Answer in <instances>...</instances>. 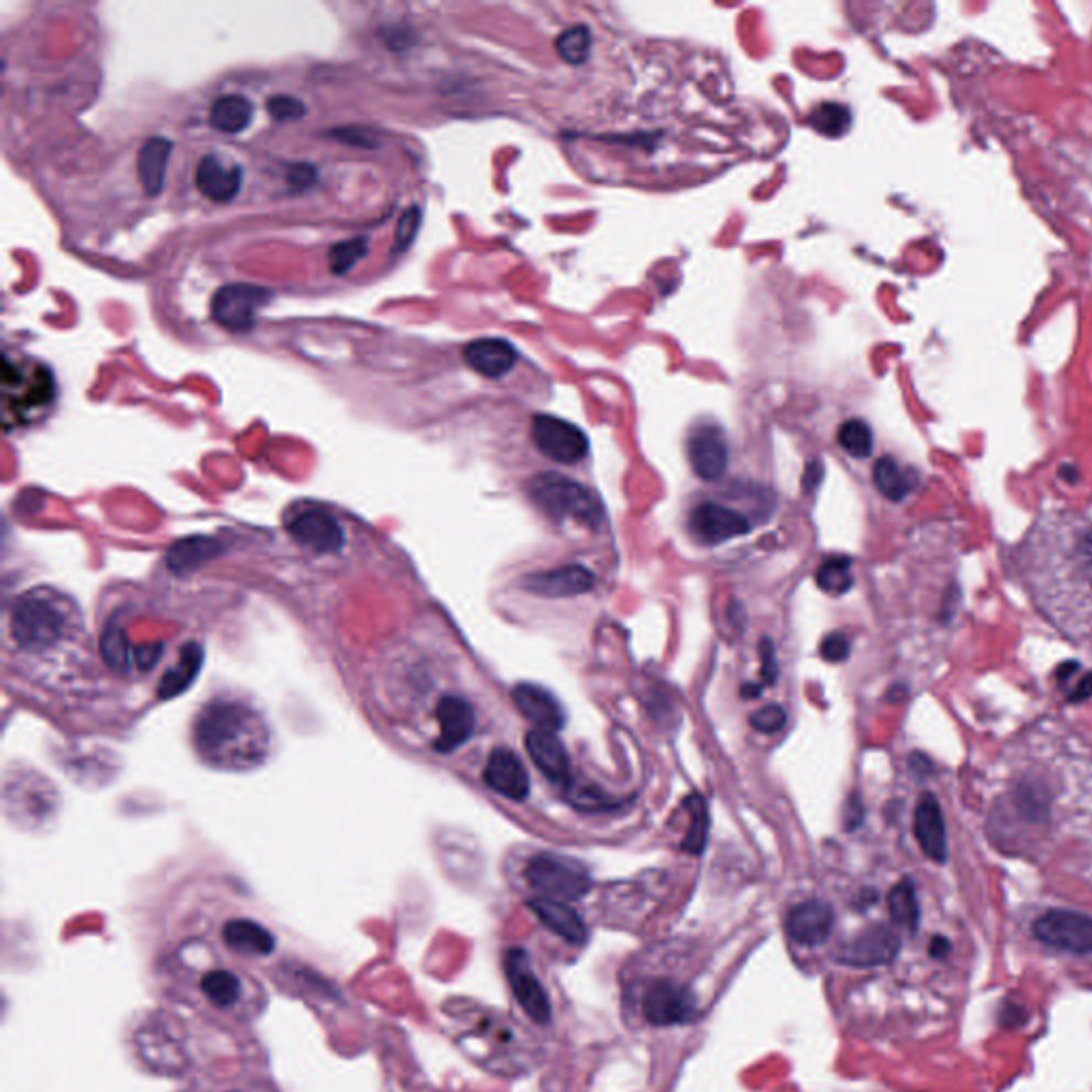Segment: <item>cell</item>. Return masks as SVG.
Returning a JSON list of instances; mask_svg holds the SVG:
<instances>
[{
	"label": "cell",
	"mask_w": 1092,
	"mask_h": 1092,
	"mask_svg": "<svg viewBox=\"0 0 1092 1092\" xmlns=\"http://www.w3.org/2000/svg\"><path fill=\"white\" fill-rule=\"evenodd\" d=\"M512 702L521 716L536 725V730L555 732V730H561L566 723L564 707L548 689L540 687V685H534V682L514 685Z\"/></svg>",
	"instance_id": "e0dca14e"
},
{
	"label": "cell",
	"mask_w": 1092,
	"mask_h": 1092,
	"mask_svg": "<svg viewBox=\"0 0 1092 1092\" xmlns=\"http://www.w3.org/2000/svg\"><path fill=\"white\" fill-rule=\"evenodd\" d=\"M2 393H4V421L15 414L18 421L31 418L39 408H45L54 397V378L34 363L26 370L9 357L2 361Z\"/></svg>",
	"instance_id": "5b68a950"
},
{
	"label": "cell",
	"mask_w": 1092,
	"mask_h": 1092,
	"mask_svg": "<svg viewBox=\"0 0 1092 1092\" xmlns=\"http://www.w3.org/2000/svg\"><path fill=\"white\" fill-rule=\"evenodd\" d=\"M785 721H787V716H785L784 709L777 705H768L750 717L751 728L762 732V734L779 732L784 728Z\"/></svg>",
	"instance_id": "7bdbcfd3"
},
{
	"label": "cell",
	"mask_w": 1092,
	"mask_h": 1092,
	"mask_svg": "<svg viewBox=\"0 0 1092 1092\" xmlns=\"http://www.w3.org/2000/svg\"><path fill=\"white\" fill-rule=\"evenodd\" d=\"M171 150H173V145H171L170 139L152 136L150 141L143 143V148L139 152L136 171H139L141 188H143V193L148 197L161 195V190L165 186V175H167V165H170Z\"/></svg>",
	"instance_id": "4316f807"
},
{
	"label": "cell",
	"mask_w": 1092,
	"mask_h": 1092,
	"mask_svg": "<svg viewBox=\"0 0 1092 1092\" xmlns=\"http://www.w3.org/2000/svg\"><path fill=\"white\" fill-rule=\"evenodd\" d=\"M525 880L543 898L561 903L579 900L591 887L587 869L577 860L557 853H540L532 858L525 869Z\"/></svg>",
	"instance_id": "8992f818"
},
{
	"label": "cell",
	"mask_w": 1092,
	"mask_h": 1092,
	"mask_svg": "<svg viewBox=\"0 0 1092 1092\" xmlns=\"http://www.w3.org/2000/svg\"><path fill=\"white\" fill-rule=\"evenodd\" d=\"M222 946L233 958L256 960L267 958L275 950V937L267 926L248 918H233L225 921L220 930Z\"/></svg>",
	"instance_id": "ac0fdd59"
},
{
	"label": "cell",
	"mask_w": 1092,
	"mask_h": 1092,
	"mask_svg": "<svg viewBox=\"0 0 1092 1092\" xmlns=\"http://www.w3.org/2000/svg\"><path fill=\"white\" fill-rule=\"evenodd\" d=\"M195 745L205 762L241 771L263 762L270 751V732L254 709L216 700L204 707L195 723Z\"/></svg>",
	"instance_id": "7a4b0ae2"
},
{
	"label": "cell",
	"mask_w": 1092,
	"mask_h": 1092,
	"mask_svg": "<svg viewBox=\"0 0 1092 1092\" xmlns=\"http://www.w3.org/2000/svg\"><path fill=\"white\" fill-rule=\"evenodd\" d=\"M532 438L543 455L566 466L585 459L589 450V443L579 427L557 416H534Z\"/></svg>",
	"instance_id": "9c48e42d"
},
{
	"label": "cell",
	"mask_w": 1092,
	"mask_h": 1092,
	"mask_svg": "<svg viewBox=\"0 0 1092 1092\" xmlns=\"http://www.w3.org/2000/svg\"><path fill=\"white\" fill-rule=\"evenodd\" d=\"M529 498L555 521L572 518L580 525L598 527L604 518L600 500L577 480L561 474H540L527 484Z\"/></svg>",
	"instance_id": "277c9868"
},
{
	"label": "cell",
	"mask_w": 1092,
	"mask_h": 1092,
	"mask_svg": "<svg viewBox=\"0 0 1092 1092\" xmlns=\"http://www.w3.org/2000/svg\"><path fill=\"white\" fill-rule=\"evenodd\" d=\"M698 1005L691 990L673 980H657L643 996V1016L653 1026L689 1024L696 1018Z\"/></svg>",
	"instance_id": "30bf717a"
},
{
	"label": "cell",
	"mask_w": 1092,
	"mask_h": 1092,
	"mask_svg": "<svg viewBox=\"0 0 1092 1092\" xmlns=\"http://www.w3.org/2000/svg\"><path fill=\"white\" fill-rule=\"evenodd\" d=\"M504 969H506V978H509L512 992H514L516 1001L521 1003L523 1012L534 1023H550V1016H553L550 1001H548L545 986L534 975L527 952L521 948L509 950L504 956Z\"/></svg>",
	"instance_id": "8fae6325"
},
{
	"label": "cell",
	"mask_w": 1092,
	"mask_h": 1092,
	"mask_svg": "<svg viewBox=\"0 0 1092 1092\" xmlns=\"http://www.w3.org/2000/svg\"><path fill=\"white\" fill-rule=\"evenodd\" d=\"M839 444L852 457L864 459L873 452V432L862 418H850L839 429Z\"/></svg>",
	"instance_id": "74e56055"
},
{
	"label": "cell",
	"mask_w": 1092,
	"mask_h": 1092,
	"mask_svg": "<svg viewBox=\"0 0 1092 1092\" xmlns=\"http://www.w3.org/2000/svg\"><path fill=\"white\" fill-rule=\"evenodd\" d=\"M873 482L889 502H900L914 491L916 477L909 470H903L896 459L882 457L873 468Z\"/></svg>",
	"instance_id": "d6a6232c"
},
{
	"label": "cell",
	"mask_w": 1092,
	"mask_h": 1092,
	"mask_svg": "<svg viewBox=\"0 0 1092 1092\" xmlns=\"http://www.w3.org/2000/svg\"><path fill=\"white\" fill-rule=\"evenodd\" d=\"M948 950H950V943L943 937H937L930 946V954L932 956H943Z\"/></svg>",
	"instance_id": "db71d44e"
},
{
	"label": "cell",
	"mask_w": 1092,
	"mask_h": 1092,
	"mask_svg": "<svg viewBox=\"0 0 1092 1092\" xmlns=\"http://www.w3.org/2000/svg\"><path fill=\"white\" fill-rule=\"evenodd\" d=\"M1064 568L1071 570L1067 580L1082 585V600H1092V525L1075 529V536L1069 546V557Z\"/></svg>",
	"instance_id": "4dcf8cb0"
},
{
	"label": "cell",
	"mask_w": 1092,
	"mask_h": 1092,
	"mask_svg": "<svg viewBox=\"0 0 1092 1092\" xmlns=\"http://www.w3.org/2000/svg\"><path fill=\"white\" fill-rule=\"evenodd\" d=\"M862 819H864L862 800L858 796H850V800L845 805V826H848V830H855Z\"/></svg>",
	"instance_id": "681fc988"
},
{
	"label": "cell",
	"mask_w": 1092,
	"mask_h": 1092,
	"mask_svg": "<svg viewBox=\"0 0 1092 1092\" xmlns=\"http://www.w3.org/2000/svg\"><path fill=\"white\" fill-rule=\"evenodd\" d=\"M689 529L702 545H721L750 532V521L741 512L719 504H700L691 511Z\"/></svg>",
	"instance_id": "7c38bea8"
},
{
	"label": "cell",
	"mask_w": 1092,
	"mask_h": 1092,
	"mask_svg": "<svg viewBox=\"0 0 1092 1092\" xmlns=\"http://www.w3.org/2000/svg\"><path fill=\"white\" fill-rule=\"evenodd\" d=\"M809 124L826 136H841L843 133L850 131V124H852V113L845 105H839V102H821L818 105L811 116H809Z\"/></svg>",
	"instance_id": "8d00e7d4"
},
{
	"label": "cell",
	"mask_w": 1092,
	"mask_h": 1092,
	"mask_svg": "<svg viewBox=\"0 0 1092 1092\" xmlns=\"http://www.w3.org/2000/svg\"><path fill=\"white\" fill-rule=\"evenodd\" d=\"M272 299L267 288L254 284H227L211 299L214 320L229 331H250L259 309Z\"/></svg>",
	"instance_id": "ba28073f"
},
{
	"label": "cell",
	"mask_w": 1092,
	"mask_h": 1092,
	"mask_svg": "<svg viewBox=\"0 0 1092 1092\" xmlns=\"http://www.w3.org/2000/svg\"><path fill=\"white\" fill-rule=\"evenodd\" d=\"M201 666H204V648L199 647L197 643H188L186 647L182 648L177 664L171 666L170 670L165 673V677L159 682V696L163 700H170V698L184 694L197 679Z\"/></svg>",
	"instance_id": "f1b7e54d"
},
{
	"label": "cell",
	"mask_w": 1092,
	"mask_h": 1092,
	"mask_svg": "<svg viewBox=\"0 0 1092 1092\" xmlns=\"http://www.w3.org/2000/svg\"><path fill=\"white\" fill-rule=\"evenodd\" d=\"M687 807H689V828L682 839V852L700 855L709 841V823H711L709 809L702 796H691L687 800Z\"/></svg>",
	"instance_id": "d590c367"
},
{
	"label": "cell",
	"mask_w": 1092,
	"mask_h": 1092,
	"mask_svg": "<svg viewBox=\"0 0 1092 1092\" xmlns=\"http://www.w3.org/2000/svg\"><path fill=\"white\" fill-rule=\"evenodd\" d=\"M525 747L534 764L540 768L548 782L559 785H570V757L555 732L532 730L525 736Z\"/></svg>",
	"instance_id": "cb8c5ba5"
},
{
	"label": "cell",
	"mask_w": 1092,
	"mask_h": 1092,
	"mask_svg": "<svg viewBox=\"0 0 1092 1092\" xmlns=\"http://www.w3.org/2000/svg\"><path fill=\"white\" fill-rule=\"evenodd\" d=\"M555 50L570 65L585 63L589 58V50H591L589 29L587 26H572V29L564 31L555 41Z\"/></svg>",
	"instance_id": "f35d334b"
},
{
	"label": "cell",
	"mask_w": 1092,
	"mask_h": 1092,
	"mask_svg": "<svg viewBox=\"0 0 1092 1092\" xmlns=\"http://www.w3.org/2000/svg\"><path fill=\"white\" fill-rule=\"evenodd\" d=\"M70 609L67 600L52 589L24 593L11 614V634L24 648H47L68 632Z\"/></svg>",
	"instance_id": "3957f363"
},
{
	"label": "cell",
	"mask_w": 1092,
	"mask_h": 1092,
	"mask_svg": "<svg viewBox=\"0 0 1092 1092\" xmlns=\"http://www.w3.org/2000/svg\"><path fill=\"white\" fill-rule=\"evenodd\" d=\"M1078 670H1080V664L1078 662H1064V664H1060L1057 668V681L1060 685H1064Z\"/></svg>",
	"instance_id": "f5cc1de1"
},
{
	"label": "cell",
	"mask_w": 1092,
	"mask_h": 1092,
	"mask_svg": "<svg viewBox=\"0 0 1092 1092\" xmlns=\"http://www.w3.org/2000/svg\"><path fill=\"white\" fill-rule=\"evenodd\" d=\"M484 784L511 800H525L529 794V775L523 762L504 747L491 751L484 766Z\"/></svg>",
	"instance_id": "7402d4cb"
},
{
	"label": "cell",
	"mask_w": 1092,
	"mask_h": 1092,
	"mask_svg": "<svg viewBox=\"0 0 1092 1092\" xmlns=\"http://www.w3.org/2000/svg\"><path fill=\"white\" fill-rule=\"evenodd\" d=\"M909 766H911V771H914L918 777H926L928 773H932V771H935L932 762H930L926 755H921V753H911V757H909Z\"/></svg>",
	"instance_id": "f907efd6"
},
{
	"label": "cell",
	"mask_w": 1092,
	"mask_h": 1092,
	"mask_svg": "<svg viewBox=\"0 0 1092 1092\" xmlns=\"http://www.w3.org/2000/svg\"><path fill=\"white\" fill-rule=\"evenodd\" d=\"M267 111L277 122H293L306 116V105L288 95H275L267 101Z\"/></svg>",
	"instance_id": "b9f144b4"
},
{
	"label": "cell",
	"mask_w": 1092,
	"mask_h": 1092,
	"mask_svg": "<svg viewBox=\"0 0 1092 1092\" xmlns=\"http://www.w3.org/2000/svg\"><path fill=\"white\" fill-rule=\"evenodd\" d=\"M241 167L220 159V156H204L197 165V173H195V182H197V188L199 193L204 195L205 199L214 201V204H229L238 197L239 188H241Z\"/></svg>",
	"instance_id": "603a6c76"
},
{
	"label": "cell",
	"mask_w": 1092,
	"mask_h": 1092,
	"mask_svg": "<svg viewBox=\"0 0 1092 1092\" xmlns=\"http://www.w3.org/2000/svg\"><path fill=\"white\" fill-rule=\"evenodd\" d=\"M816 582L821 591L830 596L848 593L853 585L852 559L845 555H832L823 559V564L818 568Z\"/></svg>",
	"instance_id": "e575fe53"
},
{
	"label": "cell",
	"mask_w": 1092,
	"mask_h": 1092,
	"mask_svg": "<svg viewBox=\"0 0 1092 1092\" xmlns=\"http://www.w3.org/2000/svg\"><path fill=\"white\" fill-rule=\"evenodd\" d=\"M832 928H834V911L823 900H807L796 905L785 920V930L789 939L807 948H816L828 941Z\"/></svg>",
	"instance_id": "2e32d148"
},
{
	"label": "cell",
	"mask_w": 1092,
	"mask_h": 1092,
	"mask_svg": "<svg viewBox=\"0 0 1092 1092\" xmlns=\"http://www.w3.org/2000/svg\"><path fill=\"white\" fill-rule=\"evenodd\" d=\"M463 359L477 374L484 378H502L516 365V350L506 340L484 338V340L470 341L463 348Z\"/></svg>",
	"instance_id": "d4e9b609"
},
{
	"label": "cell",
	"mask_w": 1092,
	"mask_h": 1092,
	"mask_svg": "<svg viewBox=\"0 0 1092 1092\" xmlns=\"http://www.w3.org/2000/svg\"><path fill=\"white\" fill-rule=\"evenodd\" d=\"M900 950L898 935L887 926H871L862 930L841 952L839 960L850 967H880L892 962Z\"/></svg>",
	"instance_id": "9a60e30c"
},
{
	"label": "cell",
	"mask_w": 1092,
	"mask_h": 1092,
	"mask_svg": "<svg viewBox=\"0 0 1092 1092\" xmlns=\"http://www.w3.org/2000/svg\"><path fill=\"white\" fill-rule=\"evenodd\" d=\"M175 984L186 998L218 1020H248L256 1014L261 986L236 964L214 956L204 943H184L171 962Z\"/></svg>",
	"instance_id": "6da1fadb"
},
{
	"label": "cell",
	"mask_w": 1092,
	"mask_h": 1092,
	"mask_svg": "<svg viewBox=\"0 0 1092 1092\" xmlns=\"http://www.w3.org/2000/svg\"><path fill=\"white\" fill-rule=\"evenodd\" d=\"M1060 477L1064 478L1067 482H1071V484H1073V482H1078V480H1080V472H1078V468H1073V466H1062V468H1060Z\"/></svg>",
	"instance_id": "11a10c76"
},
{
	"label": "cell",
	"mask_w": 1092,
	"mask_h": 1092,
	"mask_svg": "<svg viewBox=\"0 0 1092 1092\" xmlns=\"http://www.w3.org/2000/svg\"><path fill=\"white\" fill-rule=\"evenodd\" d=\"M596 585L591 570L582 566H561L546 572H534L523 579V589L540 598H572L589 593Z\"/></svg>",
	"instance_id": "d6986e66"
},
{
	"label": "cell",
	"mask_w": 1092,
	"mask_h": 1092,
	"mask_svg": "<svg viewBox=\"0 0 1092 1092\" xmlns=\"http://www.w3.org/2000/svg\"><path fill=\"white\" fill-rule=\"evenodd\" d=\"M1067 698H1069V702H1073V705L1086 702L1089 698H1092V670L1091 673H1086V675H1082V677L1078 679V682L1069 689Z\"/></svg>",
	"instance_id": "c3c4849f"
},
{
	"label": "cell",
	"mask_w": 1092,
	"mask_h": 1092,
	"mask_svg": "<svg viewBox=\"0 0 1092 1092\" xmlns=\"http://www.w3.org/2000/svg\"><path fill=\"white\" fill-rule=\"evenodd\" d=\"M293 538L314 553H338L343 546V529L331 512L306 509L297 512L288 523Z\"/></svg>",
	"instance_id": "4fadbf2b"
},
{
	"label": "cell",
	"mask_w": 1092,
	"mask_h": 1092,
	"mask_svg": "<svg viewBox=\"0 0 1092 1092\" xmlns=\"http://www.w3.org/2000/svg\"><path fill=\"white\" fill-rule=\"evenodd\" d=\"M309 177H314V167H307V165H299V167H295V171L288 175V179H291L295 186H307V184H309Z\"/></svg>",
	"instance_id": "816d5d0a"
},
{
	"label": "cell",
	"mask_w": 1092,
	"mask_h": 1092,
	"mask_svg": "<svg viewBox=\"0 0 1092 1092\" xmlns=\"http://www.w3.org/2000/svg\"><path fill=\"white\" fill-rule=\"evenodd\" d=\"M190 1092H273L261 1084L259 1080H222V1082H204L199 1089Z\"/></svg>",
	"instance_id": "bcb514c9"
},
{
	"label": "cell",
	"mask_w": 1092,
	"mask_h": 1092,
	"mask_svg": "<svg viewBox=\"0 0 1092 1092\" xmlns=\"http://www.w3.org/2000/svg\"><path fill=\"white\" fill-rule=\"evenodd\" d=\"M252 116H254V107L252 102L248 101L245 97L241 95H225V97H218L211 109H209V124L216 129V131H222V133H229V135H238V133H243L250 122H252Z\"/></svg>",
	"instance_id": "f546056e"
},
{
	"label": "cell",
	"mask_w": 1092,
	"mask_h": 1092,
	"mask_svg": "<svg viewBox=\"0 0 1092 1092\" xmlns=\"http://www.w3.org/2000/svg\"><path fill=\"white\" fill-rule=\"evenodd\" d=\"M819 653L826 662L830 664H839V662H845L850 657V638L841 632H834V634H828L823 641H821V647H819Z\"/></svg>",
	"instance_id": "f6af8a7d"
},
{
	"label": "cell",
	"mask_w": 1092,
	"mask_h": 1092,
	"mask_svg": "<svg viewBox=\"0 0 1092 1092\" xmlns=\"http://www.w3.org/2000/svg\"><path fill=\"white\" fill-rule=\"evenodd\" d=\"M887 909L894 924L907 928L909 932L918 930L920 924V905L916 896V886L911 880H900L887 894Z\"/></svg>",
	"instance_id": "836d02e7"
},
{
	"label": "cell",
	"mask_w": 1092,
	"mask_h": 1092,
	"mask_svg": "<svg viewBox=\"0 0 1092 1092\" xmlns=\"http://www.w3.org/2000/svg\"><path fill=\"white\" fill-rule=\"evenodd\" d=\"M368 254V241L363 238L350 239V241H343V243H338L334 250H331V259H329V265H331V272L336 275H343V273L350 272L363 256Z\"/></svg>",
	"instance_id": "ab89813d"
},
{
	"label": "cell",
	"mask_w": 1092,
	"mask_h": 1092,
	"mask_svg": "<svg viewBox=\"0 0 1092 1092\" xmlns=\"http://www.w3.org/2000/svg\"><path fill=\"white\" fill-rule=\"evenodd\" d=\"M418 227H421V209H418V207H410V209L404 211V216L400 218V222H397L395 248H393V250H395V252L406 250L410 243H412L414 236H416Z\"/></svg>",
	"instance_id": "ee69618b"
},
{
	"label": "cell",
	"mask_w": 1092,
	"mask_h": 1092,
	"mask_svg": "<svg viewBox=\"0 0 1092 1092\" xmlns=\"http://www.w3.org/2000/svg\"><path fill=\"white\" fill-rule=\"evenodd\" d=\"M218 553H220V545L216 540L204 538V536H193V538H184V540L171 546L167 564H170L173 572L182 575L186 570L199 568L201 564L216 557Z\"/></svg>",
	"instance_id": "1f68e13d"
},
{
	"label": "cell",
	"mask_w": 1092,
	"mask_h": 1092,
	"mask_svg": "<svg viewBox=\"0 0 1092 1092\" xmlns=\"http://www.w3.org/2000/svg\"><path fill=\"white\" fill-rule=\"evenodd\" d=\"M687 455L696 477L702 480L713 482L728 470V443L723 432L716 425H702L691 432Z\"/></svg>",
	"instance_id": "5bb4252c"
},
{
	"label": "cell",
	"mask_w": 1092,
	"mask_h": 1092,
	"mask_svg": "<svg viewBox=\"0 0 1092 1092\" xmlns=\"http://www.w3.org/2000/svg\"><path fill=\"white\" fill-rule=\"evenodd\" d=\"M914 832L920 843L921 852L926 853L932 862L943 864L948 860V830H946V819L943 811L939 807V800L926 791L921 794L914 816Z\"/></svg>",
	"instance_id": "ffe728a7"
},
{
	"label": "cell",
	"mask_w": 1092,
	"mask_h": 1092,
	"mask_svg": "<svg viewBox=\"0 0 1092 1092\" xmlns=\"http://www.w3.org/2000/svg\"><path fill=\"white\" fill-rule=\"evenodd\" d=\"M1050 791L1039 779H1023L1009 789L1005 811L1026 823H1041L1050 813Z\"/></svg>",
	"instance_id": "83f0119b"
},
{
	"label": "cell",
	"mask_w": 1092,
	"mask_h": 1092,
	"mask_svg": "<svg viewBox=\"0 0 1092 1092\" xmlns=\"http://www.w3.org/2000/svg\"><path fill=\"white\" fill-rule=\"evenodd\" d=\"M440 734L436 739V750L443 753L459 750L472 734L477 725L474 709L468 700L459 696H444L436 711Z\"/></svg>",
	"instance_id": "44dd1931"
},
{
	"label": "cell",
	"mask_w": 1092,
	"mask_h": 1092,
	"mask_svg": "<svg viewBox=\"0 0 1092 1092\" xmlns=\"http://www.w3.org/2000/svg\"><path fill=\"white\" fill-rule=\"evenodd\" d=\"M101 651L105 659L113 668H127L129 666V643L120 630H107L101 641Z\"/></svg>",
	"instance_id": "60d3db41"
},
{
	"label": "cell",
	"mask_w": 1092,
	"mask_h": 1092,
	"mask_svg": "<svg viewBox=\"0 0 1092 1092\" xmlns=\"http://www.w3.org/2000/svg\"><path fill=\"white\" fill-rule=\"evenodd\" d=\"M1033 935L1060 952L1069 954H1092V918L1078 914L1052 909L1033 921Z\"/></svg>",
	"instance_id": "52a82bcc"
},
{
	"label": "cell",
	"mask_w": 1092,
	"mask_h": 1092,
	"mask_svg": "<svg viewBox=\"0 0 1092 1092\" xmlns=\"http://www.w3.org/2000/svg\"><path fill=\"white\" fill-rule=\"evenodd\" d=\"M527 905L538 916V920L543 921L548 930L559 935L564 941L575 943V946H582L587 941L585 924L580 920L579 914L572 907H568L566 903L540 896V898L529 900Z\"/></svg>",
	"instance_id": "484cf974"
},
{
	"label": "cell",
	"mask_w": 1092,
	"mask_h": 1092,
	"mask_svg": "<svg viewBox=\"0 0 1092 1092\" xmlns=\"http://www.w3.org/2000/svg\"><path fill=\"white\" fill-rule=\"evenodd\" d=\"M760 655H762V681H760V687H766V685H773L777 681V673H779V666H777V657H775V647L768 638L762 641L760 645Z\"/></svg>",
	"instance_id": "7dc6e473"
}]
</instances>
